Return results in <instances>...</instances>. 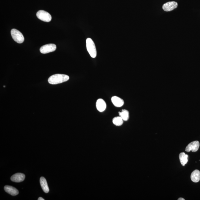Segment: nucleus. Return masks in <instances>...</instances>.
<instances>
[{"instance_id": "nucleus-1", "label": "nucleus", "mask_w": 200, "mask_h": 200, "mask_svg": "<svg viewBox=\"0 0 200 200\" xmlns=\"http://www.w3.org/2000/svg\"><path fill=\"white\" fill-rule=\"evenodd\" d=\"M69 79L68 75L64 74H57L51 76L48 79V82L50 84L57 85L67 81Z\"/></svg>"}, {"instance_id": "nucleus-2", "label": "nucleus", "mask_w": 200, "mask_h": 200, "mask_svg": "<svg viewBox=\"0 0 200 200\" xmlns=\"http://www.w3.org/2000/svg\"><path fill=\"white\" fill-rule=\"evenodd\" d=\"M86 48L88 52L92 58H95L97 55V51L94 42L90 38H88L86 40Z\"/></svg>"}, {"instance_id": "nucleus-3", "label": "nucleus", "mask_w": 200, "mask_h": 200, "mask_svg": "<svg viewBox=\"0 0 200 200\" xmlns=\"http://www.w3.org/2000/svg\"><path fill=\"white\" fill-rule=\"evenodd\" d=\"M11 34L12 38L15 41L18 43H22L24 42L23 35L20 32L15 29H12Z\"/></svg>"}, {"instance_id": "nucleus-4", "label": "nucleus", "mask_w": 200, "mask_h": 200, "mask_svg": "<svg viewBox=\"0 0 200 200\" xmlns=\"http://www.w3.org/2000/svg\"><path fill=\"white\" fill-rule=\"evenodd\" d=\"M36 16L39 19L45 22H50L51 21V15L48 12L43 10H40L36 13Z\"/></svg>"}, {"instance_id": "nucleus-5", "label": "nucleus", "mask_w": 200, "mask_h": 200, "mask_svg": "<svg viewBox=\"0 0 200 200\" xmlns=\"http://www.w3.org/2000/svg\"><path fill=\"white\" fill-rule=\"evenodd\" d=\"M57 49V46L54 44H48L42 46L40 49V52L43 54L53 52Z\"/></svg>"}, {"instance_id": "nucleus-6", "label": "nucleus", "mask_w": 200, "mask_h": 200, "mask_svg": "<svg viewBox=\"0 0 200 200\" xmlns=\"http://www.w3.org/2000/svg\"><path fill=\"white\" fill-rule=\"evenodd\" d=\"M199 142L198 141L192 142L186 146L185 151L188 152H190L191 151L192 152H196L199 149Z\"/></svg>"}, {"instance_id": "nucleus-7", "label": "nucleus", "mask_w": 200, "mask_h": 200, "mask_svg": "<svg viewBox=\"0 0 200 200\" xmlns=\"http://www.w3.org/2000/svg\"><path fill=\"white\" fill-rule=\"evenodd\" d=\"M178 6V3L176 1H169L163 4L162 8L165 11L169 12L175 10L177 8Z\"/></svg>"}, {"instance_id": "nucleus-8", "label": "nucleus", "mask_w": 200, "mask_h": 200, "mask_svg": "<svg viewBox=\"0 0 200 200\" xmlns=\"http://www.w3.org/2000/svg\"><path fill=\"white\" fill-rule=\"evenodd\" d=\"M96 107L98 111L101 112L105 110L107 108V104L103 99H98L96 101Z\"/></svg>"}, {"instance_id": "nucleus-9", "label": "nucleus", "mask_w": 200, "mask_h": 200, "mask_svg": "<svg viewBox=\"0 0 200 200\" xmlns=\"http://www.w3.org/2000/svg\"><path fill=\"white\" fill-rule=\"evenodd\" d=\"M25 176L22 173H17L12 176L11 180L15 182H20L25 180Z\"/></svg>"}, {"instance_id": "nucleus-10", "label": "nucleus", "mask_w": 200, "mask_h": 200, "mask_svg": "<svg viewBox=\"0 0 200 200\" xmlns=\"http://www.w3.org/2000/svg\"><path fill=\"white\" fill-rule=\"evenodd\" d=\"M111 101L113 105L116 107H122L124 104V100L119 97L113 96L111 98Z\"/></svg>"}, {"instance_id": "nucleus-11", "label": "nucleus", "mask_w": 200, "mask_h": 200, "mask_svg": "<svg viewBox=\"0 0 200 200\" xmlns=\"http://www.w3.org/2000/svg\"><path fill=\"white\" fill-rule=\"evenodd\" d=\"M4 189L7 193L10 194L12 196H16L19 194V191L15 188L10 186H5Z\"/></svg>"}, {"instance_id": "nucleus-12", "label": "nucleus", "mask_w": 200, "mask_h": 200, "mask_svg": "<svg viewBox=\"0 0 200 200\" xmlns=\"http://www.w3.org/2000/svg\"><path fill=\"white\" fill-rule=\"evenodd\" d=\"M191 179L194 182H199L200 180V171L198 170H195L192 173L190 176Z\"/></svg>"}, {"instance_id": "nucleus-13", "label": "nucleus", "mask_w": 200, "mask_h": 200, "mask_svg": "<svg viewBox=\"0 0 200 200\" xmlns=\"http://www.w3.org/2000/svg\"><path fill=\"white\" fill-rule=\"evenodd\" d=\"M40 185L42 189V190L45 193H48L49 192V189L48 187V183L45 178L43 177H41L40 179Z\"/></svg>"}, {"instance_id": "nucleus-14", "label": "nucleus", "mask_w": 200, "mask_h": 200, "mask_svg": "<svg viewBox=\"0 0 200 200\" xmlns=\"http://www.w3.org/2000/svg\"><path fill=\"white\" fill-rule=\"evenodd\" d=\"M188 156L184 152L180 153L179 156L180 161L182 165L184 166L188 162Z\"/></svg>"}, {"instance_id": "nucleus-15", "label": "nucleus", "mask_w": 200, "mask_h": 200, "mask_svg": "<svg viewBox=\"0 0 200 200\" xmlns=\"http://www.w3.org/2000/svg\"><path fill=\"white\" fill-rule=\"evenodd\" d=\"M119 115L122 118L124 121H128L129 118V112L128 110H123L121 112H119Z\"/></svg>"}, {"instance_id": "nucleus-16", "label": "nucleus", "mask_w": 200, "mask_h": 200, "mask_svg": "<svg viewBox=\"0 0 200 200\" xmlns=\"http://www.w3.org/2000/svg\"><path fill=\"white\" fill-rule=\"evenodd\" d=\"M112 121L113 124L116 126H120L124 122L123 120L120 116L113 118Z\"/></svg>"}, {"instance_id": "nucleus-17", "label": "nucleus", "mask_w": 200, "mask_h": 200, "mask_svg": "<svg viewBox=\"0 0 200 200\" xmlns=\"http://www.w3.org/2000/svg\"><path fill=\"white\" fill-rule=\"evenodd\" d=\"M38 200H44L45 199H43V198H42V197H39L38 199Z\"/></svg>"}, {"instance_id": "nucleus-18", "label": "nucleus", "mask_w": 200, "mask_h": 200, "mask_svg": "<svg viewBox=\"0 0 200 200\" xmlns=\"http://www.w3.org/2000/svg\"><path fill=\"white\" fill-rule=\"evenodd\" d=\"M185 199H184V198H179L178 199V200H185Z\"/></svg>"}, {"instance_id": "nucleus-19", "label": "nucleus", "mask_w": 200, "mask_h": 200, "mask_svg": "<svg viewBox=\"0 0 200 200\" xmlns=\"http://www.w3.org/2000/svg\"><path fill=\"white\" fill-rule=\"evenodd\" d=\"M4 88H5V86H4Z\"/></svg>"}]
</instances>
